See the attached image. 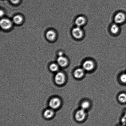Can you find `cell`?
Instances as JSON below:
<instances>
[{
	"label": "cell",
	"instance_id": "cell-13",
	"mask_svg": "<svg viewBox=\"0 0 126 126\" xmlns=\"http://www.w3.org/2000/svg\"><path fill=\"white\" fill-rule=\"evenodd\" d=\"M53 114V112L51 110L47 109L44 112V116L46 118L49 119L51 118Z\"/></svg>",
	"mask_w": 126,
	"mask_h": 126
},
{
	"label": "cell",
	"instance_id": "cell-21",
	"mask_svg": "<svg viewBox=\"0 0 126 126\" xmlns=\"http://www.w3.org/2000/svg\"><path fill=\"white\" fill-rule=\"evenodd\" d=\"M3 11H2V10L0 11V16H2L3 15Z\"/></svg>",
	"mask_w": 126,
	"mask_h": 126
},
{
	"label": "cell",
	"instance_id": "cell-17",
	"mask_svg": "<svg viewBox=\"0 0 126 126\" xmlns=\"http://www.w3.org/2000/svg\"><path fill=\"white\" fill-rule=\"evenodd\" d=\"M50 69L51 71L55 72L58 70L59 67L57 64L53 63L50 65Z\"/></svg>",
	"mask_w": 126,
	"mask_h": 126
},
{
	"label": "cell",
	"instance_id": "cell-8",
	"mask_svg": "<svg viewBox=\"0 0 126 126\" xmlns=\"http://www.w3.org/2000/svg\"><path fill=\"white\" fill-rule=\"evenodd\" d=\"M84 70L83 69H77L74 73V77L77 79L81 78L84 76Z\"/></svg>",
	"mask_w": 126,
	"mask_h": 126
},
{
	"label": "cell",
	"instance_id": "cell-12",
	"mask_svg": "<svg viewBox=\"0 0 126 126\" xmlns=\"http://www.w3.org/2000/svg\"><path fill=\"white\" fill-rule=\"evenodd\" d=\"M13 20L14 23L15 24H20L23 21V17L19 15H17L13 17Z\"/></svg>",
	"mask_w": 126,
	"mask_h": 126
},
{
	"label": "cell",
	"instance_id": "cell-16",
	"mask_svg": "<svg viewBox=\"0 0 126 126\" xmlns=\"http://www.w3.org/2000/svg\"><path fill=\"white\" fill-rule=\"evenodd\" d=\"M90 106V102L88 101H84L82 102L81 104V109L85 110L88 109Z\"/></svg>",
	"mask_w": 126,
	"mask_h": 126
},
{
	"label": "cell",
	"instance_id": "cell-5",
	"mask_svg": "<svg viewBox=\"0 0 126 126\" xmlns=\"http://www.w3.org/2000/svg\"><path fill=\"white\" fill-rule=\"evenodd\" d=\"M82 67L84 70L88 71H91L94 68V63L92 60H86L83 64Z\"/></svg>",
	"mask_w": 126,
	"mask_h": 126
},
{
	"label": "cell",
	"instance_id": "cell-7",
	"mask_svg": "<svg viewBox=\"0 0 126 126\" xmlns=\"http://www.w3.org/2000/svg\"><path fill=\"white\" fill-rule=\"evenodd\" d=\"M61 102L58 98L55 97L50 100L49 105L50 107L52 109H55L58 108L60 106Z\"/></svg>",
	"mask_w": 126,
	"mask_h": 126
},
{
	"label": "cell",
	"instance_id": "cell-19",
	"mask_svg": "<svg viewBox=\"0 0 126 126\" xmlns=\"http://www.w3.org/2000/svg\"><path fill=\"white\" fill-rule=\"evenodd\" d=\"M10 2L13 4H17L19 2L20 0H10Z\"/></svg>",
	"mask_w": 126,
	"mask_h": 126
},
{
	"label": "cell",
	"instance_id": "cell-4",
	"mask_svg": "<svg viewBox=\"0 0 126 126\" xmlns=\"http://www.w3.org/2000/svg\"><path fill=\"white\" fill-rule=\"evenodd\" d=\"M1 28L3 29H9L12 26V22L9 19L7 18H2L0 22Z\"/></svg>",
	"mask_w": 126,
	"mask_h": 126
},
{
	"label": "cell",
	"instance_id": "cell-18",
	"mask_svg": "<svg viewBox=\"0 0 126 126\" xmlns=\"http://www.w3.org/2000/svg\"><path fill=\"white\" fill-rule=\"evenodd\" d=\"M120 79L121 81L123 83H126V74H123L120 76Z\"/></svg>",
	"mask_w": 126,
	"mask_h": 126
},
{
	"label": "cell",
	"instance_id": "cell-3",
	"mask_svg": "<svg viewBox=\"0 0 126 126\" xmlns=\"http://www.w3.org/2000/svg\"><path fill=\"white\" fill-rule=\"evenodd\" d=\"M55 83L59 85H61L64 83L65 80V75L62 72H59L55 76Z\"/></svg>",
	"mask_w": 126,
	"mask_h": 126
},
{
	"label": "cell",
	"instance_id": "cell-22",
	"mask_svg": "<svg viewBox=\"0 0 126 126\" xmlns=\"http://www.w3.org/2000/svg\"><path fill=\"white\" fill-rule=\"evenodd\" d=\"M124 126V125H122V126Z\"/></svg>",
	"mask_w": 126,
	"mask_h": 126
},
{
	"label": "cell",
	"instance_id": "cell-15",
	"mask_svg": "<svg viewBox=\"0 0 126 126\" xmlns=\"http://www.w3.org/2000/svg\"><path fill=\"white\" fill-rule=\"evenodd\" d=\"M118 100L120 102L122 103H125L126 102V94L122 93L119 95Z\"/></svg>",
	"mask_w": 126,
	"mask_h": 126
},
{
	"label": "cell",
	"instance_id": "cell-11",
	"mask_svg": "<svg viewBox=\"0 0 126 126\" xmlns=\"http://www.w3.org/2000/svg\"><path fill=\"white\" fill-rule=\"evenodd\" d=\"M56 36V34L54 31L52 30H50L48 31L46 34V37L48 40L53 41L55 39Z\"/></svg>",
	"mask_w": 126,
	"mask_h": 126
},
{
	"label": "cell",
	"instance_id": "cell-14",
	"mask_svg": "<svg viewBox=\"0 0 126 126\" xmlns=\"http://www.w3.org/2000/svg\"><path fill=\"white\" fill-rule=\"evenodd\" d=\"M119 30V27L116 23L113 24L111 26V32L113 34H116L118 33Z\"/></svg>",
	"mask_w": 126,
	"mask_h": 126
},
{
	"label": "cell",
	"instance_id": "cell-10",
	"mask_svg": "<svg viewBox=\"0 0 126 126\" xmlns=\"http://www.w3.org/2000/svg\"><path fill=\"white\" fill-rule=\"evenodd\" d=\"M86 21V19L84 17L80 16L78 17L75 20V23L77 27H80L85 24Z\"/></svg>",
	"mask_w": 126,
	"mask_h": 126
},
{
	"label": "cell",
	"instance_id": "cell-9",
	"mask_svg": "<svg viewBox=\"0 0 126 126\" xmlns=\"http://www.w3.org/2000/svg\"><path fill=\"white\" fill-rule=\"evenodd\" d=\"M57 61L58 65L62 67L66 66L68 64L67 59L63 56H59L57 59Z\"/></svg>",
	"mask_w": 126,
	"mask_h": 126
},
{
	"label": "cell",
	"instance_id": "cell-6",
	"mask_svg": "<svg viewBox=\"0 0 126 126\" xmlns=\"http://www.w3.org/2000/svg\"><path fill=\"white\" fill-rule=\"evenodd\" d=\"M126 17L125 14L123 12H119L115 16L114 20L116 24H121L125 21Z\"/></svg>",
	"mask_w": 126,
	"mask_h": 126
},
{
	"label": "cell",
	"instance_id": "cell-2",
	"mask_svg": "<svg viewBox=\"0 0 126 126\" xmlns=\"http://www.w3.org/2000/svg\"><path fill=\"white\" fill-rule=\"evenodd\" d=\"M73 36L76 39H80L83 35V32L80 27H77L73 29L72 32Z\"/></svg>",
	"mask_w": 126,
	"mask_h": 126
},
{
	"label": "cell",
	"instance_id": "cell-1",
	"mask_svg": "<svg viewBox=\"0 0 126 126\" xmlns=\"http://www.w3.org/2000/svg\"><path fill=\"white\" fill-rule=\"evenodd\" d=\"M86 113L85 110L81 108L76 112L75 116V119L78 122H82L86 118Z\"/></svg>",
	"mask_w": 126,
	"mask_h": 126
},
{
	"label": "cell",
	"instance_id": "cell-20",
	"mask_svg": "<svg viewBox=\"0 0 126 126\" xmlns=\"http://www.w3.org/2000/svg\"><path fill=\"white\" fill-rule=\"evenodd\" d=\"M58 55H59V56H62L63 55V53L62 52H59V53Z\"/></svg>",
	"mask_w": 126,
	"mask_h": 126
}]
</instances>
